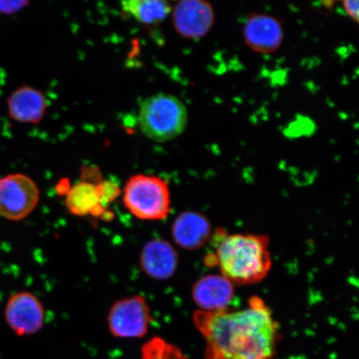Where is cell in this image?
<instances>
[{
    "label": "cell",
    "mask_w": 359,
    "mask_h": 359,
    "mask_svg": "<svg viewBox=\"0 0 359 359\" xmlns=\"http://www.w3.org/2000/svg\"><path fill=\"white\" fill-rule=\"evenodd\" d=\"M195 325L206 341L205 359H273L278 326L259 297L239 311H197Z\"/></svg>",
    "instance_id": "obj_1"
},
{
    "label": "cell",
    "mask_w": 359,
    "mask_h": 359,
    "mask_svg": "<svg viewBox=\"0 0 359 359\" xmlns=\"http://www.w3.org/2000/svg\"><path fill=\"white\" fill-rule=\"evenodd\" d=\"M215 252L208 255V266L217 267L232 284H257L268 276L272 266L269 238L266 235L215 233Z\"/></svg>",
    "instance_id": "obj_2"
},
{
    "label": "cell",
    "mask_w": 359,
    "mask_h": 359,
    "mask_svg": "<svg viewBox=\"0 0 359 359\" xmlns=\"http://www.w3.org/2000/svg\"><path fill=\"white\" fill-rule=\"evenodd\" d=\"M141 131L150 140L167 142L185 131L187 107L180 98L168 93H157L142 102L138 114Z\"/></svg>",
    "instance_id": "obj_3"
},
{
    "label": "cell",
    "mask_w": 359,
    "mask_h": 359,
    "mask_svg": "<svg viewBox=\"0 0 359 359\" xmlns=\"http://www.w3.org/2000/svg\"><path fill=\"white\" fill-rule=\"evenodd\" d=\"M125 208L142 221H163L170 212L168 182L154 175H134L123 191Z\"/></svg>",
    "instance_id": "obj_4"
},
{
    "label": "cell",
    "mask_w": 359,
    "mask_h": 359,
    "mask_svg": "<svg viewBox=\"0 0 359 359\" xmlns=\"http://www.w3.org/2000/svg\"><path fill=\"white\" fill-rule=\"evenodd\" d=\"M39 200L37 184L26 175L13 173L0 179V217L22 221L34 212Z\"/></svg>",
    "instance_id": "obj_5"
},
{
    "label": "cell",
    "mask_w": 359,
    "mask_h": 359,
    "mask_svg": "<svg viewBox=\"0 0 359 359\" xmlns=\"http://www.w3.org/2000/svg\"><path fill=\"white\" fill-rule=\"evenodd\" d=\"M152 320L149 305L141 295L116 302L110 309L109 329L118 338H140L147 334Z\"/></svg>",
    "instance_id": "obj_6"
},
{
    "label": "cell",
    "mask_w": 359,
    "mask_h": 359,
    "mask_svg": "<svg viewBox=\"0 0 359 359\" xmlns=\"http://www.w3.org/2000/svg\"><path fill=\"white\" fill-rule=\"evenodd\" d=\"M172 11L175 29L184 38H203L214 25V8L208 0H179Z\"/></svg>",
    "instance_id": "obj_7"
},
{
    "label": "cell",
    "mask_w": 359,
    "mask_h": 359,
    "mask_svg": "<svg viewBox=\"0 0 359 359\" xmlns=\"http://www.w3.org/2000/svg\"><path fill=\"white\" fill-rule=\"evenodd\" d=\"M4 317L17 335L37 333L44 324L45 311L39 299L29 292L22 291L8 299Z\"/></svg>",
    "instance_id": "obj_8"
},
{
    "label": "cell",
    "mask_w": 359,
    "mask_h": 359,
    "mask_svg": "<svg viewBox=\"0 0 359 359\" xmlns=\"http://www.w3.org/2000/svg\"><path fill=\"white\" fill-rule=\"evenodd\" d=\"M284 29L277 18L266 13H252L245 22V42L253 51L271 53L279 49L284 41Z\"/></svg>",
    "instance_id": "obj_9"
},
{
    "label": "cell",
    "mask_w": 359,
    "mask_h": 359,
    "mask_svg": "<svg viewBox=\"0 0 359 359\" xmlns=\"http://www.w3.org/2000/svg\"><path fill=\"white\" fill-rule=\"evenodd\" d=\"M179 257L176 249L168 241L152 239L143 245L139 264L151 279L167 280L176 273Z\"/></svg>",
    "instance_id": "obj_10"
},
{
    "label": "cell",
    "mask_w": 359,
    "mask_h": 359,
    "mask_svg": "<svg viewBox=\"0 0 359 359\" xmlns=\"http://www.w3.org/2000/svg\"><path fill=\"white\" fill-rule=\"evenodd\" d=\"M234 293L232 283L217 275L201 278L192 290L193 299L203 311L226 309L234 298Z\"/></svg>",
    "instance_id": "obj_11"
},
{
    "label": "cell",
    "mask_w": 359,
    "mask_h": 359,
    "mask_svg": "<svg viewBox=\"0 0 359 359\" xmlns=\"http://www.w3.org/2000/svg\"><path fill=\"white\" fill-rule=\"evenodd\" d=\"M175 243L188 250L203 247L212 235V226L205 215L195 212L180 214L172 227Z\"/></svg>",
    "instance_id": "obj_12"
},
{
    "label": "cell",
    "mask_w": 359,
    "mask_h": 359,
    "mask_svg": "<svg viewBox=\"0 0 359 359\" xmlns=\"http://www.w3.org/2000/svg\"><path fill=\"white\" fill-rule=\"evenodd\" d=\"M8 115L22 123L37 124L43 118L48 107L47 98L42 92L32 87L15 90L8 98Z\"/></svg>",
    "instance_id": "obj_13"
},
{
    "label": "cell",
    "mask_w": 359,
    "mask_h": 359,
    "mask_svg": "<svg viewBox=\"0 0 359 359\" xmlns=\"http://www.w3.org/2000/svg\"><path fill=\"white\" fill-rule=\"evenodd\" d=\"M65 205L67 210L76 217L93 215L100 217L111 214L102 204L97 184L87 180L76 183L67 189Z\"/></svg>",
    "instance_id": "obj_14"
},
{
    "label": "cell",
    "mask_w": 359,
    "mask_h": 359,
    "mask_svg": "<svg viewBox=\"0 0 359 359\" xmlns=\"http://www.w3.org/2000/svg\"><path fill=\"white\" fill-rule=\"evenodd\" d=\"M123 11L144 25H156L165 20L172 8L170 0H121Z\"/></svg>",
    "instance_id": "obj_15"
},
{
    "label": "cell",
    "mask_w": 359,
    "mask_h": 359,
    "mask_svg": "<svg viewBox=\"0 0 359 359\" xmlns=\"http://www.w3.org/2000/svg\"><path fill=\"white\" fill-rule=\"evenodd\" d=\"M142 359H187L181 350L163 339L154 338L142 348Z\"/></svg>",
    "instance_id": "obj_16"
},
{
    "label": "cell",
    "mask_w": 359,
    "mask_h": 359,
    "mask_svg": "<svg viewBox=\"0 0 359 359\" xmlns=\"http://www.w3.org/2000/svg\"><path fill=\"white\" fill-rule=\"evenodd\" d=\"M97 185L100 187L102 204L104 208L107 205L118 198L121 194L118 186L111 181H102L97 183Z\"/></svg>",
    "instance_id": "obj_17"
},
{
    "label": "cell",
    "mask_w": 359,
    "mask_h": 359,
    "mask_svg": "<svg viewBox=\"0 0 359 359\" xmlns=\"http://www.w3.org/2000/svg\"><path fill=\"white\" fill-rule=\"evenodd\" d=\"M326 7L339 3L346 15L354 22H358L359 0H324Z\"/></svg>",
    "instance_id": "obj_18"
},
{
    "label": "cell",
    "mask_w": 359,
    "mask_h": 359,
    "mask_svg": "<svg viewBox=\"0 0 359 359\" xmlns=\"http://www.w3.org/2000/svg\"><path fill=\"white\" fill-rule=\"evenodd\" d=\"M29 0H0V13L11 15L28 6Z\"/></svg>",
    "instance_id": "obj_19"
}]
</instances>
